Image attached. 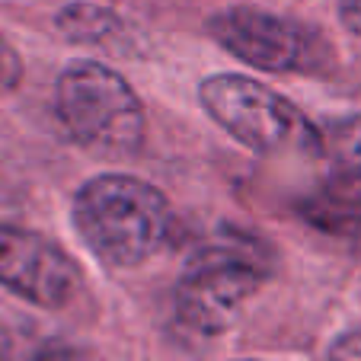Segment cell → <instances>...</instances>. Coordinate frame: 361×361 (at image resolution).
I'll use <instances>...</instances> for the list:
<instances>
[{"label":"cell","mask_w":361,"mask_h":361,"mask_svg":"<svg viewBox=\"0 0 361 361\" xmlns=\"http://www.w3.org/2000/svg\"><path fill=\"white\" fill-rule=\"evenodd\" d=\"M77 237L109 269H137L173 233V204L164 189L131 173H99L74 195Z\"/></svg>","instance_id":"obj_1"},{"label":"cell","mask_w":361,"mask_h":361,"mask_svg":"<svg viewBox=\"0 0 361 361\" xmlns=\"http://www.w3.org/2000/svg\"><path fill=\"white\" fill-rule=\"evenodd\" d=\"M275 272V250L252 231L221 227L185 259L173 288V307L185 329L221 336L233 326L243 304L259 294Z\"/></svg>","instance_id":"obj_2"},{"label":"cell","mask_w":361,"mask_h":361,"mask_svg":"<svg viewBox=\"0 0 361 361\" xmlns=\"http://www.w3.org/2000/svg\"><path fill=\"white\" fill-rule=\"evenodd\" d=\"M55 116L64 135L96 157H131L147 137L141 96L118 71L93 58L64 64L55 80Z\"/></svg>","instance_id":"obj_3"},{"label":"cell","mask_w":361,"mask_h":361,"mask_svg":"<svg viewBox=\"0 0 361 361\" xmlns=\"http://www.w3.org/2000/svg\"><path fill=\"white\" fill-rule=\"evenodd\" d=\"M198 102L224 135L256 157L320 154V131L288 96L246 74H212L198 83Z\"/></svg>","instance_id":"obj_4"},{"label":"cell","mask_w":361,"mask_h":361,"mask_svg":"<svg viewBox=\"0 0 361 361\" xmlns=\"http://www.w3.org/2000/svg\"><path fill=\"white\" fill-rule=\"evenodd\" d=\"M204 29L227 55L266 74L326 77L336 68L326 35L285 13L237 4L212 13Z\"/></svg>","instance_id":"obj_5"},{"label":"cell","mask_w":361,"mask_h":361,"mask_svg":"<svg viewBox=\"0 0 361 361\" xmlns=\"http://www.w3.org/2000/svg\"><path fill=\"white\" fill-rule=\"evenodd\" d=\"M0 288L42 310H61L80 294L83 272L51 237L29 227L0 224Z\"/></svg>","instance_id":"obj_6"},{"label":"cell","mask_w":361,"mask_h":361,"mask_svg":"<svg viewBox=\"0 0 361 361\" xmlns=\"http://www.w3.org/2000/svg\"><path fill=\"white\" fill-rule=\"evenodd\" d=\"M298 214L314 231L361 243V176H329L300 198Z\"/></svg>","instance_id":"obj_7"},{"label":"cell","mask_w":361,"mask_h":361,"mask_svg":"<svg viewBox=\"0 0 361 361\" xmlns=\"http://www.w3.org/2000/svg\"><path fill=\"white\" fill-rule=\"evenodd\" d=\"M125 29L128 26L116 10L93 0H71L55 13V32L71 45H112L118 35H125Z\"/></svg>","instance_id":"obj_8"},{"label":"cell","mask_w":361,"mask_h":361,"mask_svg":"<svg viewBox=\"0 0 361 361\" xmlns=\"http://www.w3.org/2000/svg\"><path fill=\"white\" fill-rule=\"evenodd\" d=\"M317 131H320V157L333 160V166L345 176H361V112L329 118Z\"/></svg>","instance_id":"obj_9"},{"label":"cell","mask_w":361,"mask_h":361,"mask_svg":"<svg viewBox=\"0 0 361 361\" xmlns=\"http://www.w3.org/2000/svg\"><path fill=\"white\" fill-rule=\"evenodd\" d=\"M23 74H26V68H23L20 51L0 35V96L13 93V90L23 83Z\"/></svg>","instance_id":"obj_10"},{"label":"cell","mask_w":361,"mask_h":361,"mask_svg":"<svg viewBox=\"0 0 361 361\" xmlns=\"http://www.w3.org/2000/svg\"><path fill=\"white\" fill-rule=\"evenodd\" d=\"M329 361H361V326L345 329L329 345Z\"/></svg>","instance_id":"obj_11"},{"label":"cell","mask_w":361,"mask_h":361,"mask_svg":"<svg viewBox=\"0 0 361 361\" xmlns=\"http://www.w3.org/2000/svg\"><path fill=\"white\" fill-rule=\"evenodd\" d=\"M339 20L348 32L361 39V0H339Z\"/></svg>","instance_id":"obj_12"},{"label":"cell","mask_w":361,"mask_h":361,"mask_svg":"<svg viewBox=\"0 0 361 361\" xmlns=\"http://www.w3.org/2000/svg\"><path fill=\"white\" fill-rule=\"evenodd\" d=\"M10 355H13V336H10V326L0 317V361H10Z\"/></svg>","instance_id":"obj_13"},{"label":"cell","mask_w":361,"mask_h":361,"mask_svg":"<svg viewBox=\"0 0 361 361\" xmlns=\"http://www.w3.org/2000/svg\"><path fill=\"white\" fill-rule=\"evenodd\" d=\"M243 361H259V358H243Z\"/></svg>","instance_id":"obj_14"}]
</instances>
